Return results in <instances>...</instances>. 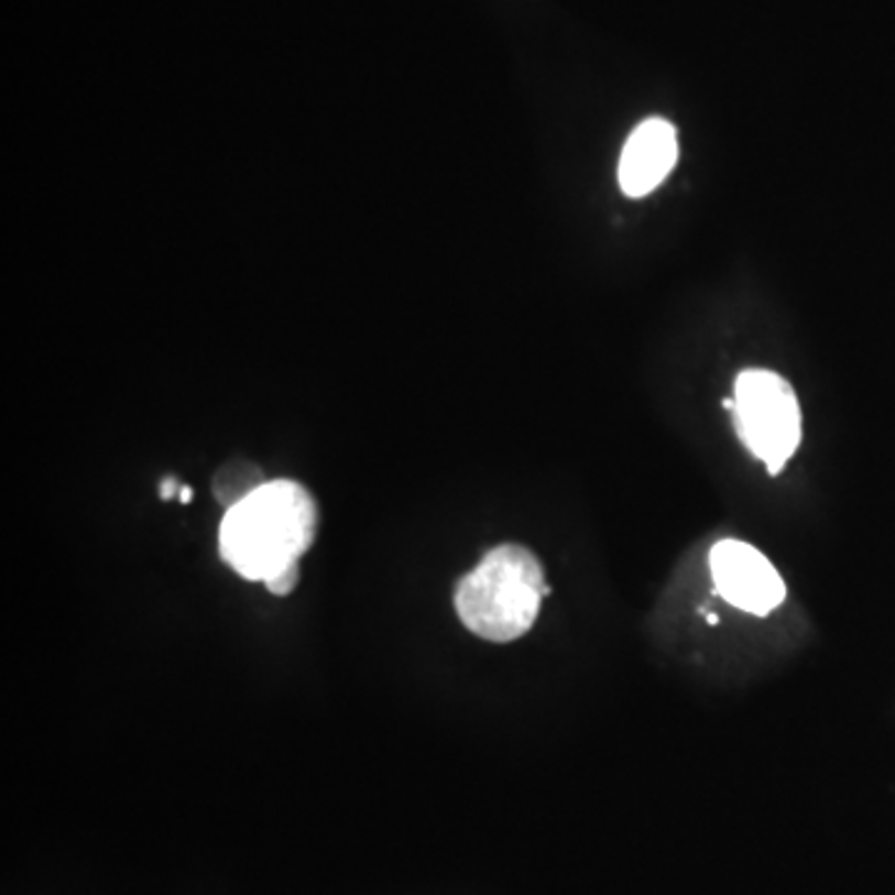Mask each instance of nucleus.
Masks as SVG:
<instances>
[{"instance_id":"obj_8","label":"nucleus","mask_w":895,"mask_h":895,"mask_svg":"<svg viewBox=\"0 0 895 895\" xmlns=\"http://www.w3.org/2000/svg\"><path fill=\"white\" fill-rule=\"evenodd\" d=\"M177 493V480L175 478H167L162 480V500H172Z\"/></svg>"},{"instance_id":"obj_7","label":"nucleus","mask_w":895,"mask_h":895,"mask_svg":"<svg viewBox=\"0 0 895 895\" xmlns=\"http://www.w3.org/2000/svg\"><path fill=\"white\" fill-rule=\"evenodd\" d=\"M298 580H302V565L288 567V570L279 572L276 577H272V580H266L264 587L276 597H286V594H292L296 590Z\"/></svg>"},{"instance_id":"obj_5","label":"nucleus","mask_w":895,"mask_h":895,"mask_svg":"<svg viewBox=\"0 0 895 895\" xmlns=\"http://www.w3.org/2000/svg\"><path fill=\"white\" fill-rule=\"evenodd\" d=\"M677 165V130L669 120L640 122L624 142L620 157V187L627 197H647Z\"/></svg>"},{"instance_id":"obj_6","label":"nucleus","mask_w":895,"mask_h":895,"mask_svg":"<svg viewBox=\"0 0 895 895\" xmlns=\"http://www.w3.org/2000/svg\"><path fill=\"white\" fill-rule=\"evenodd\" d=\"M264 483H269V478L257 463L247 458H232L217 468L215 478H211V490H215L217 503L229 510L257 493Z\"/></svg>"},{"instance_id":"obj_1","label":"nucleus","mask_w":895,"mask_h":895,"mask_svg":"<svg viewBox=\"0 0 895 895\" xmlns=\"http://www.w3.org/2000/svg\"><path fill=\"white\" fill-rule=\"evenodd\" d=\"M319 531V505L312 490L288 478L269 480L257 493L229 507L219 525V555L252 582H266L302 565Z\"/></svg>"},{"instance_id":"obj_4","label":"nucleus","mask_w":895,"mask_h":895,"mask_svg":"<svg viewBox=\"0 0 895 895\" xmlns=\"http://www.w3.org/2000/svg\"><path fill=\"white\" fill-rule=\"evenodd\" d=\"M709 570L717 592L734 608L768 614L786 600V585L776 567L754 545L719 541L709 553Z\"/></svg>"},{"instance_id":"obj_2","label":"nucleus","mask_w":895,"mask_h":895,"mask_svg":"<svg viewBox=\"0 0 895 895\" xmlns=\"http://www.w3.org/2000/svg\"><path fill=\"white\" fill-rule=\"evenodd\" d=\"M547 582L533 550L505 543L490 550L456 587V612L468 632L495 644L523 637L541 614Z\"/></svg>"},{"instance_id":"obj_3","label":"nucleus","mask_w":895,"mask_h":895,"mask_svg":"<svg viewBox=\"0 0 895 895\" xmlns=\"http://www.w3.org/2000/svg\"><path fill=\"white\" fill-rule=\"evenodd\" d=\"M734 426L752 456L778 473L801 443V408L792 383L766 369H746L734 383Z\"/></svg>"}]
</instances>
